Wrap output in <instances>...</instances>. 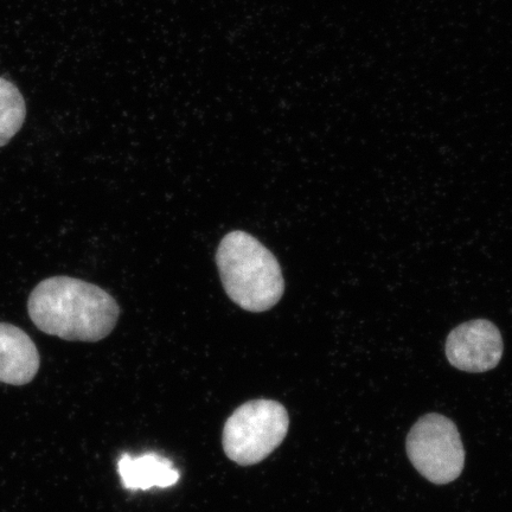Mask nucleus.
Here are the masks:
<instances>
[{
  "instance_id": "f257e3e1",
  "label": "nucleus",
  "mask_w": 512,
  "mask_h": 512,
  "mask_svg": "<svg viewBox=\"0 0 512 512\" xmlns=\"http://www.w3.org/2000/svg\"><path fill=\"white\" fill-rule=\"evenodd\" d=\"M28 311L32 323L44 334L81 342L106 338L120 313L111 294L70 277L41 281L30 294Z\"/></svg>"
},
{
  "instance_id": "f03ea898",
  "label": "nucleus",
  "mask_w": 512,
  "mask_h": 512,
  "mask_svg": "<svg viewBox=\"0 0 512 512\" xmlns=\"http://www.w3.org/2000/svg\"><path fill=\"white\" fill-rule=\"evenodd\" d=\"M217 267L228 297L248 312H265L279 303L285 290L275 256L251 234L235 230L217 248Z\"/></svg>"
},
{
  "instance_id": "7ed1b4c3",
  "label": "nucleus",
  "mask_w": 512,
  "mask_h": 512,
  "mask_svg": "<svg viewBox=\"0 0 512 512\" xmlns=\"http://www.w3.org/2000/svg\"><path fill=\"white\" fill-rule=\"evenodd\" d=\"M290 418L286 408L273 400H253L229 416L223 430V450L234 463H261L283 443Z\"/></svg>"
},
{
  "instance_id": "20e7f679",
  "label": "nucleus",
  "mask_w": 512,
  "mask_h": 512,
  "mask_svg": "<svg viewBox=\"0 0 512 512\" xmlns=\"http://www.w3.org/2000/svg\"><path fill=\"white\" fill-rule=\"evenodd\" d=\"M407 453L415 469L431 483L444 485L464 470L465 450L454 422L444 415L427 414L407 437Z\"/></svg>"
},
{
  "instance_id": "39448f33",
  "label": "nucleus",
  "mask_w": 512,
  "mask_h": 512,
  "mask_svg": "<svg viewBox=\"0 0 512 512\" xmlns=\"http://www.w3.org/2000/svg\"><path fill=\"white\" fill-rule=\"evenodd\" d=\"M446 356L454 368L484 373L497 367L503 356V339L489 320H471L454 329L446 341Z\"/></svg>"
},
{
  "instance_id": "423d86ee",
  "label": "nucleus",
  "mask_w": 512,
  "mask_h": 512,
  "mask_svg": "<svg viewBox=\"0 0 512 512\" xmlns=\"http://www.w3.org/2000/svg\"><path fill=\"white\" fill-rule=\"evenodd\" d=\"M40 369V354L32 339L17 326L0 323V382L24 386Z\"/></svg>"
},
{
  "instance_id": "0eeeda50",
  "label": "nucleus",
  "mask_w": 512,
  "mask_h": 512,
  "mask_svg": "<svg viewBox=\"0 0 512 512\" xmlns=\"http://www.w3.org/2000/svg\"><path fill=\"white\" fill-rule=\"evenodd\" d=\"M118 471L127 490H149L170 488L177 484L179 472L171 460L157 453H145L139 457L123 454L118 462Z\"/></svg>"
},
{
  "instance_id": "6e6552de",
  "label": "nucleus",
  "mask_w": 512,
  "mask_h": 512,
  "mask_svg": "<svg viewBox=\"0 0 512 512\" xmlns=\"http://www.w3.org/2000/svg\"><path fill=\"white\" fill-rule=\"evenodd\" d=\"M27 117V105L14 83L0 78V147L21 131Z\"/></svg>"
}]
</instances>
